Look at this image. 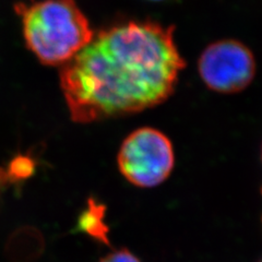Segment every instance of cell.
Returning <instances> with one entry per match:
<instances>
[{
  "mask_svg": "<svg viewBox=\"0 0 262 262\" xmlns=\"http://www.w3.org/2000/svg\"><path fill=\"white\" fill-rule=\"evenodd\" d=\"M174 30L152 20H129L94 35L60 71L72 121L91 124L165 102L186 68Z\"/></svg>",
  "mask_w": 262,
  "mask_h": 262,
  "instance_id": "1",
  "label": "cell"
},
{
  "mask_svg": "<svg viewBox=\"0 0 262 262\" xmlns=\"http://www.w3.org/2000/svg\"><path fill=\"white\" fill-rule=\"evenodd\" d=\"M260 262H262V259H261V261H260Z\"/></svg>",
  "mask_w": 262,
  "mask_h": 262,
  "instance_id": "10",
  "label": "cell"
},
{
  "mask_svg": "<svg viewBox=\"0 0 262 262\" xmlns=\"http://www.w3.org/2000/svg\"><path fill=\"white\" fill-rule=\"evenodd\" d=\"M261 157H262V151H261Z\"/></svg>",
  "mask_w": 262,
  "mask_h": 262,
  "instance_id": "9",
  "label": "cell"
},
{
  "mask_svg": "<svg viewBox=\"0 0 262 262\" xmlns=\"http://www.w3.org/2000/svg\"><path fill=\"white\" fill-rule=\"evenodd\" d=\"M27 47L46 66H63L91 42L94 32L75 0H40L14 7Z\"/></svg>",
  "mask_w": 262,
  "mask_h": 262,
  "instance_id": "2",
  "label": "cell"
},
{
  "mask_svg": "<svg viewBox=\"0 0 262 262\" xmlns=\"http://www.w3.org/2000/svg\"><path fill=\"white\" fill-rule=\"evenodd\" d=\"M98 262H141V260L128 249L121 248L107 253L98 260Z\"/></svg>",
  "mask_w": 262,
  "mask_h": 262,
  "instance_id": "6",
  "label": "cell"
},
{
  "mask_svg": "<svg viewBox=\"0 0 262 262\" xmlns=\"http://www.w3.org/2000/svg\"><path fill=\"white\" fill-rule=\"evenodd\" d=\"M16 180L14 179L13 175L11 174V171L9 167H0V188L3 186H6L8 184H15Z\"/></svg>",
  "mask_w": 262,
  "mask_h": 262,
  "instance_id": "7",
  "label": "cell"
},
{
  "mask_svg": "<svg viewBox=\"0 0 262 262\" xmlns=\"http://www.w3.org/2000/svg\"><path fill=\"white\" fill-rule=\"evenodd\" d=\"M149 2H157V3H159V2H167V0H149Z\"/></svg>",
  "mask_w": 262,
  "mask_h": 262,
  "instance_id": "8",
  "label": "cell"
},
{
  "mask_svg": "<svg viewBox=\"0 0 262 262\" xmlns=\"http://www.w3.org/2000/svg\"><path fill=\"white\" fill-rule=\"evenodd\" d=\"M105 208L102 204L90 200L85 211L79 217V228L95 239L110 244L107 232L108 226L105 223Z\"/></svg>",
  "mask_w": 262,
  "mask_h": 262,
  "instance_id": "5",
  "label": "cell"
},
{
  "mask_svg": "<svg viewBox=\"0 0 262 262\" xmlns=\"http://www.w3.org/2000/svg\"><path fill=\"white\" fill-rule=\"evenodd\" d=\"M261 193H262V189H261Z\"/></svg>",
  "mask_w": 262,
  "mask_h": 262,
  "instance_id": "11",
  "label": "cell"
},
{
  "mask_svg": "<svg viewBox=\"0 0 262 262\" xmlns=\"http://www.w3.org/2000/svg\"><path fill=\"white\" fill-rule=\"evenodd\" d=\"M256 70V59L250 48L232 38L209 44L198 59V72L203 83L222 94L238 93L248 88Z\"/></svg>",
  "mask_w": 262,
  "mask_h": 262,
  "instance_id": "4",
  "label": "cell"
},
{
  "mask_svg": "<svg viewBox=\"0 0 262 262\" xmlns=\"http://www.w3.org/2000/svg\"><path fill=\"white\" fill-rule=\"evenodd\" d=\"M117 165L130 184L140 188L157 187L165 182L174 169L173 144L158 129L139 128L121 143Z\"/></svg>",
  "mask_w": 262,
  "mask_h": 262,
  "instance_id": "3",
  "label": "cell"
}]
</instances>
